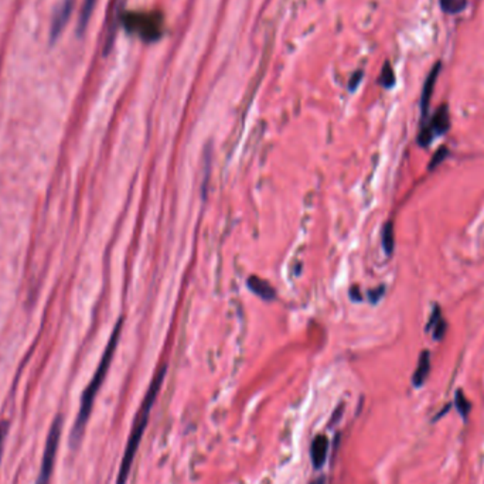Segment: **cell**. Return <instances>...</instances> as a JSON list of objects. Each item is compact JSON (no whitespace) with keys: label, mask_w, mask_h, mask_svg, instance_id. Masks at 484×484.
Wrapping results in <instances>:
<instances>
[{"label":"cell","mask_w":484,"mask_h":484,"mask_svg":"<svg viewBox=\"0 0 484 484\" xmlns=\"http://www.w3.org/2000/svg\"><path fill=\"white\" fill-rule=\"evenodd\" d=\"M63 425H64L63 416L57 415L54 418L50 429H48V433H47L40 469H38L37 479H36L34 484L51 483V478H53V472H54V466H56V459H57V453H58V448H60V442H61Z\"/></svg>","instance_id":"3957f363"},{"label":"cell","mask_w":484,"mask_h":484,"mask_svg":"<svg viewBox=\"0 0 484 484\" xmlns=\"http://www.w3.org/2000/svg\"><path fill=\"white\" fill-rule=\"evenodd\" d=\"M446 329H448V325H446L445 319L442 317L441 320H438V323H436V325L433 326V329H432V332H433V339H435L436 342L442 340V339L445 337Z\"/></svg>","instance_id":"d6986e66"},{"label":"cell","mask_w":484,"mask_h":484,"mask_svg":"<svg viewBox=\"0 0 484 484\" xmlns=\"http://www.w3.org/2000/svg\"><path fill=\"white\" fill-rule=\"evenodd\" d=\"M122 319L118 320L111 337H110V342L107 344V349L104 352V356L100 362V365L93 377V379L90 381V384L87 385L83 396H81V404H80V409H78V414H77V418H75V422L73 425V429H71V435H70V443L73 448L78 446V443L81 442L83 436H84V432H85V428H87V424L90 421V416H91V412H93V408H94V402H95V398L107 378V374L110 371V367H111V363H112V359H114V354H115V350L118 347V343H120V337H121V330H122Z\"/></svg>","instance_id":"6da1fadb"},{"label":"cell","mask_w":484,"mask_h":484,"mask_svg":"<svg viewBox=\"0 0 484 484\" xmlns=\"http://www.w3.org/2000/svg\"><path fill=\"white\" fill-rule=\"evenodd\" d=\"M246 285H248V288H249L256 296H259V298L263 299V300L270 302V300H273L275 296H276L275 289H273L266 280L261 279L259 276H255V275H253V276H249Z\"/></svg>","instance_id":"9c48e42d"},{"label":"cell","mask_w":484,"mask_h":484,"mask_svg":"<svg viewBox=\"0 0 484 484\" xmlns=\"http://www.w3.org/2000/svg\"><path fill=\"white\" fill-rule=\"evenodd\" d=\"M449 156V152H448V147L446 146H441L435 153H433V156H432V159H431V163H429V166H428V169L432 172V170H435L438 166H441L443 162H445V159Z\"/></svg>","instance_id":"9a60e30c"},{"label":"cell","mask_w":484,"mask_h":484,"mask_svg":"<svg viewBox=\"0 0 484 484\" xmlns=\"http://www.w3.org/2000/svg\"><path fill=\"white\" fill-rule=\"evenodd\" d=\"M443 316H442V309L438 306V305H433V310H432V313H431V316H429V320H428V325H426V327H425V330L426 332H432V329H433V326L438 323V320H441Z\"/></svg>","instance_id":"e0dca14e"},{"label":"cell","mask_w":484,"mask_h":484,"mask_svg":"<svg viewBox=\"0 0 484 484\" xmlns=\"http://www.w3.org/2000/svg\"><path fill=\"white\" fill-rule=\"evenodd\" d=\"M362 78H363V71H359V73H357V75H354V77H353V80L350 81V90H352V91H354V90L357 88V85L360 84Z\"/></svg>","instance_id":"44dd1931"},{"label":"cell","mask_w":484,"mask_h":484,"mask_svg":"<svg viewBox=\"0 0 484 484\" xmlns=\"http://www.w3.org/2000/svg\"><path fill=\"white\" fill-rule=\"evenodd\" d=\"M442 70V64L436 63L435 67L431 70V73L426 77V81L424 84L422 88V94H421V100H419V108H421V123L428 121V114H429V107H431V100L433 95V90H435V84L438 80V75Z\"/></svg>","instance_id":"8992f818"},{"label":"cell","mask_w":484,"mask_h":484,"mask_svg":"<svg viewBox=\"0 0 484 484\" xmlns=\"http://www.w3.org/2000/svg\"><path fill=\"white\" fill-rule=\"evenodd\" d=\"M7 433H9V422L1 421L0 422V468H1V461H3V455H4V443H6Z\"/></svg>","instance_id":"ac0fdd59"},{"label":"cell","mask_w":484,"mask_h":484,"mask_svg":"<svg viewBox=\"0 0 484 484\" xmlns=\"http://www.w3.org/2000/svg\"><path fill=\"white\" fill-rule=\"evenodd\" d=\"M451 127V118L448 105H442L436 110V112L431 117V120L421 123V129L418 133V144L421 147H428L433 142L436 136L445 135Z\"/></svg>","instance_id":"5b68a950"},{"label":"cell","mask_w":484,"mask_h":484,"mask_svg":"<svg viewBox=\"0 0 484 484\" xmlns=\"http://www.w3.org/2000/svg\"><path fill=\"white\" fill-rule=\"evenodd\" d=\"M378 81H379V84L384 88H392L394 87V84H395V74H394V70H392L389 63H385Z\"/></svg>","instance_id":"5bb4252c"},{"label":"cell","mask_w":484,"mask_h":484,"mask_svg":"<svg viewBox=\"0 0 484 484\" xmlns=\"http://www.w3.org/2000/svg\"><path fill=\"white\" fill-rule=\"evenodd\" d=\"M123 27L130 33H137L144 40H154L160 36V16L143 13H125L121 17Z\"/></svg>","instance_id":"277c9868"},{"label":"cell","mask_w":484,"mask_h":484,"mask_svg":"<svg viewBox=\"0 0 484 484\" xmlns=\"http://www.w3.org/2000/svg\"><path fill=\"white\" fill-rule=\"evenodd\" d=\"M441 7L448 14H458L468 6V0H439Z\"/></svg>","instance_id":"4fadbf2b"},{"label":"cell","mask_w":484,"mask_h":484,"mask_svg":"<svg viewBox=\"0 0 484 484\" xmlns=\"http://www.w3.org/2000/svg\"><path fill=\"white\" fill-rule=\"evenodd\" d=\"M385 293V286H379L377 289H372V290H368L367 296H368V300L371 303H378L381 300V298L384 296Z\"/></svg>","instance_id":"ffe728a7"},{"label":"cell","mask_w":484,"mask_h":484,"mask_svg":"<svg viewBox=\"0 0 484 484\" xmlns=\"http://www.w3.org/2000/svg\"><path fill=\"white\" fill-rule=\"evenodd\" d=\"M73 7H74V1L73 0H64L56 10L54 17H53V23H51V28H50V41L56 43V40L61 36L71 13H73Z\"/></svg>","instance_id":"52a82bcc"},{"label":"cell","mask_w":484,"mask_h":484,"mask_svg":"<svg viewBox=\"0 0 484 484\" xmlns=\"http://www.w3.org/2000/svg\"><path fill=\"white\" fill-rule=\"evenodd\" d=\"M326 483V479H325V476H319V478H316L315 480H312L310 483L309 484H325Z\"/></svg>","instance_id":"603a6c76"},{"label":"cell","mask_w":484,"mask_h":484,"mask_svg":"<svg viewBox=\"0 0 484 484\" xmlns=\"http://www.w3.org/2000/svg\"><path fill=\"white\" fill-rule=\"evenodd\" d=\"M431 371V353L429 352H422V354L419 356V362H418V367L414 372L412 377V382L416 388L422 386L429 375Z\"/></svg>","instance_id":"30bf717a"},{"label":"cell","mask_w":484,"mask_h":484,"mask_svg":"<svg viewBox=\"0 0 484 484\" xmlns=\"http://www.w3.org/2000/svg\"><path fill=\"white\" fill-rule=\"evenodd\" d=\"M456 406L459 409V412L463 415V416H468L469 411H470V404L468 402L466 396L462 394V391H458L456 392Z\"/></svg>","instance_id":"2e32d148"},{"label":"cell","mask_w":484,"mask_h":484,"mask_svg":"<svg viewBox=\"0 0 484 484\" xmlns=\"http://www.w3.org/2000/svg\"><path fill=\"white\" fill-rule=\"evenodd\" d=\"M350 296H352V299H353V300H357V302L363 300V298H362V293H360V289H359V288H352V289H350Z\"/></svg>","instance_id":"7402d4cb"},{"label":"cell","mask_w":484,"mask_h":484,"mask_svg":"<svg viewBox=\"0 0 484 484\" xmlns=\"http://www.w3.org/2000/svg\"><path fill=\"white\" fill-rule=\"evenodd\" d=\"M381 242L385 253L389 256L394 252L395 248V231H394V224L392 221H388L384 224L382 231H381Z\"/></svg>","instance_id":"8fae6325"},{"label":"cell","mask_w":484,"mask_h":484,"mask_svg":"<svg viewBox=\"0 0 484 484\" xmlns=\"http://www.w3.org/2000/svg\"><path fill=\"white\" fill-rule=\"evenodd\" d=\"M329 453V439L326 435H317L310 446V458L315 469H322Z\"/></svg>","instance_id":"ba28073f"},{"label":"cell","mask_w":484,"mask_h":484,"mask_svg":"<svg viewBox=\"0 0 484 484\" xmlns=\"http://www.w3.org/2000/svg\"><path fill=\"white\" fill-rule=\"evenodd\" d=\"M97 4V0H84V4H83V10H81V14H80V21H78V34L83 36L85 33V28L90 23V19L93 16V11H94V7Z\"/></svg>","instance_id":"7c38bea8"},{"label":"cell","mask_w":484,"mask_h":484,"mask_svg":"<svg viewBox=\"0 0 484 484\" xmlns=\"http://www.w3.org/2000/svg\"><path fill=\"white\" fill-rule=\"evenodd\" d=\"M166 372H167V365L163 364L159 368V371L154 374V377H153V379L150 382V386H149L146 395L143 396V401H142L140 408L137 411V415L135 418V422H133V426H132V431H130V435L127 438V443H126V448H125V452H123V456H122L117 484H126L127 479H129V473L132 470V465H133L135 456L137 453L139 445H140L142 438L144 435V431L147 428L149 416H150L153 404H154V401L157 398V394H159V391H160V388L163 385Z\"/></svg>","instance_id":"7a4b0ae2"}]
</instances>
